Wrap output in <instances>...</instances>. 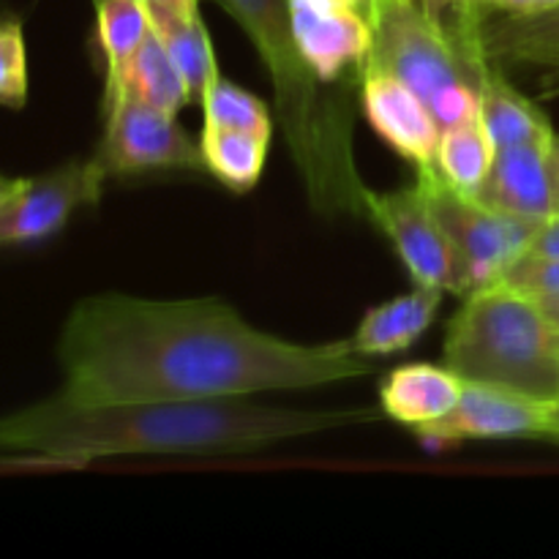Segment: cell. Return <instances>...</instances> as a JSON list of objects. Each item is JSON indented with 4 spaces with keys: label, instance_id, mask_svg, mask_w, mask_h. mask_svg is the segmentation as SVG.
I'll use <instances>...</instances> for the list:
<instances>
[{
    "label": "cell",
    "instance_id": "6da1fadb",
    "mask_svg": "<svg viewBox=\"0 0 559 559\" xmlns=\"http://www.w3.org/2000/svg\"><path fill=\"white\" fill-rule=\"evenodd\" d=\"M58 360V396L74 404L240 399L309 391L374 371L349 338L289 342L254 328L218 298L118 293L91 295L71 309Z\"/></svg>",
    "mask_w": 559,
    "mask_h": 559
},
{
    "label": "cell",
    "instance_id": "7a4b0ae2",
    "mask_svg": "<svg viewBox=\"0 0 559 559\" xmlns=\"http://www.w3.org/2000/svg\"><path fill=\"white\" fill-rule=\"evenodd\" d=\"M382 413L293 409L240 399L74 404L63 396L0 415V451L80 467L112 456H213L251 453L282 442L380 420Z\"/></svg>",
    "mask_w": 559,
    "mask_h": 559
},
{
    "label": "cell",
    "instance_id": "3957f363",
    "mask_svg": "<svg viewBox=\"0 0 559 559\" xmlns=\"http://www.w3.org/2000/svg\"><path fill=\"white\" fill-rule=\"evenodd\" d=\"M249 36L271 76L273 109L309 205L322 216H366V191L353 147V112L306 63L289 0H213Z\"/></svg>",
    "mask_w": 559,
    "mask_h": 559
},
{
    "label": "cell",
    "instance_id": "277c9868",
    "mask_svg": "<svg viewBox=\"0 0 559 559\" xmlns=\"http://www.w3.org/2000/svg\"><path fill=\"white\" fill-rule=\"evenodd\" d=\"M442 364L464 382L559 402V328L544 306L508 284L475 289L448 322Z\"/></svg>",
    "mask_w": 559,
    "mask_h": 559
},
{
    "label": "cell",
    "instance_id": "5b68a950",
    "mask_svg": "<svg viewBox=\"0 0 559 559\" xmlns=\"http://www.w3.org/2000/svg\"><path fill=\"white\" fill-rule=\"evenodd\" d=\"M366 16L371 47L364 66L413 87L442 129L478 115V44L456 36L445 16L424 0H366Z\"/></svg>",
    "mask_w": 559,
    "mask_h": 559
},
{
    "label": "cell",
    "instance_id": "8992f818",
    "mask_svg": "<svg viewBox=\"0 0 559 559\" xmlns=\"http://www.w3.org/2000/svg\"><path fill=\"white\" fill-rule=\"evenodd\" d=\"M426 183L437 216L459 257V298L491 287L506 278L513 262L533 246L540 224L511 216L459 191L437 173V167L415 169Z\"/></svg>",
    "mask_w": 559,
    "mask_h": 559
},
{
    "label": "cell",
    "instance_id": "52a82bcc",
    "mask_svg": "<svg viewBox=\"0 0 559 559\" xmlns=\"http://www.w3.org/2000/svg\"><path fill=\"white\" fill-rule=\"evenodd\" d=\"M93 156L109 175H140L153 169L205 173L200 140L178 123V115L120 96L104 107V136Z\"/></svg>",
    "mask_w": 559,
    "mask_h": 559
},
{
    "label": "cell",
    "instance_id": "ba28073f",
    "mask_svg": "<svg viewBox=\"0 0 559 559\" xmlns=\"http://www.w3.org/2000/svg\"><path fill=\"white\" fill-rule=\"evenodd\" d=\"M366 216L385 233L415 284L459 295V257L418 175L396 191H366Z\"/></svg>",
    "mask_w": 559,
    "mask_h": 559
},
{
    "label": "cell",
    "instance_id": "9c48e42d",
    "mask_svg": "<svg viewBox=\"0 0 559 559\" xmlns=\"http://www.w3.org/2000/svg\"><path fill=\"white\" fill-rule=\"evenodd\" d=\"M107 178L96 156L22 178L20 189L0 205V246H27L58 235L80 207L102 200Z\"/></svg>",
    "mask_w": 559,
    "mask_h": 559
},
{
    "label": "cell",
    "instance_id": "30bf717a",
    "mask_svg": "<svg viewBox=\"0 0 559 559\" xmlns=\"http://www.w3.org/2000/svg\"><path fill=\"white\" fill-rule=\"evenodd\" d=\"M431 445L467 440H546L549 407L506 388L464 382L456 407L445 418L415 429Z\"/></svg>",
    "mask_w": 559,
    "mask_h": 559
},
{
    "label": "cell",
    "instance_id": "8fae6325",
    "mask_svg": "<svg viewBox=\"0 0 559 559\" xmlns=\"http://www.w3.org/2000/svg\"><path fill=\"white\" fill-rule=\"evenodd\" d=\"M360 109L371 129L415 169L437 167L442 126L429 104L388 71L364 66L358 71Z\"/></svg>",
    "mask_w": 559,
    "mask_h": 559
},
{
    "label": "cell",
    "instance_id": "7c38bea8",
    "mask_svg": "<svg viewBox=\"0 0 559 559\" xmlns=\"http://www.w3.org/2000/svg\"><path fill=\"white\" fill-rule=\"evenodd\" d=\"M293 27L306 63L328 85L366 63L371 27L366 0H289Z\"/></svg>",
    "mask_w": 559,
    "mask_h": 559
},
{
    "label": "cell",
    "instance_id": "4fadbf2b",
    "mask_svg": "<svg viewBox=\"0 0 559 559\" xmlns=\"http://www.w3.org/2000/svg\"><path fill=\"white\" fill-rule=\"evenodd\" d=\"M551 140L497 147L495 164L475 197L497 211L535 224L555 216L557 205L549 167Z\"/></svg>",
    "mask_w": 559,
    "mask_h": 559
},
{
    "label": "cell",
    "instance_id": "5bb4252c",
    "mask_svg": "<svg viewBox=\"0 0 559 559\" xmlns=\"http://www.w3.org/2000/svg\"><path fill=\"white\" fill-rule=\"evenodd\" d=\"M475 44L497 66H530L559 82V5L535 14L486 11Z\"/></svg>",
    "mask_w": 559,
    "mask_h": 559
},
{
    "label": "cell",
    "instance_id": "9a60e30c",
    "mask_svg": "<svg viewBox=\"0 0 559 559\" xmlns=\"http://www.w3.org/2000/svg\"><path fill=\"white\" fill-rule=\"evenodd\" d=\"M475 74H478V115L495 147L551 140L557 134L549 115L516 85H511L502 74V66L486 58L480 47L475 52Z\"/></svg>",
    "mask_w": 559,
    "mask_h": 559
},
{
    "label": "cell",
    "instance_id": "2e32d148",
    "mask_svg": "<svg viewBox=\"0 0 559 559\" xmlns=\"http://www.w3.org/2000/svg\"><path fill=\"white\" fill-rule=\"evenodd\" d=\"M464 380L445 364H407L393 369L380 385L382 415L409 429H424L445 418L462 396Z\"/></svg>",
    "mask_w": 559,
    "mask_h": 559
},
{
    "label": "cell",
    "instance_id": "e0dca14e",
    "mask_svg": "<svg viewBox=\"0 0 559 559\" xmlns=\"http://www.w3.org/2000/svg\"><path fill=\"white\" fill-rule=\"evenodd\" d=\"M445 289L415 284L409 293L374 306L355 328L349 344L366 358H385L413 347L431 328Z\"/></svg>",
    "mask_w": 559,
    "mask_h": 559
},
{
    "label": "cell",
    "instance_id": "ac0fdd59",
    "mask_svg": "<svg viewBox=\"0 0 559 559\" xmlns=\"http://www.w3.org/2000/svg\"><path fill=\"white\" fill-rule=\"evenodd\" d=\"M120 96H134L140 98V102L153 104V107L167 109V112L175 115H178L186 104H191L189 87H186L178 66L173 63L167 47H164L162 38H158V33L153 31V27L151 33H147L145 41H142V47L136 49L134 58H131L129 69L120 76L118 87L104 96V107L118 102Z\"/></svg>",
    "mask_w": 559,
    "mask_h": 559
},
{
    "label": "cell",
    "instance_id": "d6986e66",
    "mask_svg": "<svg viewBox=\"0 0 559 559\" xmlns=\"http://www.w3.org/2000/svg\"><path fill=\"white\" fill-rule=\"evenodd\" d=\"M202 156H205V173L229 191H251L260 183L265 173L267 151H271V134L246 129H222V126H202L200 134Z\"/></svg>",
    "mask_w": 559,
    "mask_h": 559
},
{
    "label": "cell",
    "instance_id": "ffe728a7",
    "mask_svg": "<svg viewBox=\"0 0 559 559\" xmlns=\"http://www.w3.org/2000/svg\"><path fill=\"white\" fill-rule=\"evenodd\" d=\"M151 22L153 31L158 33L162 44L167 47L173 63L178 66L186 87H189L191 104H200L207 85L222 74L200 9L175 11V14H151Z\"/></svg>",
    "mask_w": 559,
    "mask_h": 559
},
{
    "label": "cell",
    "instance_id": "44dd1931",
    "mask_svg": "<svg viewBox=\"0 0 559 559\" xmlns=\"http://www.w3.org/2000/svg\"><path fill=\"white\" fill-rule=\"evenodd\" d=\"M142 0H96V41L104 58V96L118 87L131 58L151 33Z\"/></svg>",
    "mask_w": 559,
    "mask_h": 559
},
{
    "label": "cell",
    "instance_id": "7402d4cb",
    "mask_svg": "<svg viewBox=\"0 0 559 559\" xmlns=\"http://www.w3.org/2000/svg\"><path fill=\"white\" fill-rule=\"evenodd\" d=\"M495 153L497 147L484 120L480 115H475V118L442 129L440 147H437V173L453 189L475 194L495 164Z\"/></svg>",
    "mask_w": 559,
    "mask_h": 559
},
{
    "label": "cell",
    "instance_id": "603a6c76",
    "mask_svg": "<svg viewBox=\"0 0 559 559\" xmlns=\"http://www.w3.org/2000/svg\"><path fill=\"white\" fill-rule=\"evenodd\" d=\"M202 126L213 129H246L260 131V134H273V115L262 98L249 93L246 87L235 85L227 76L218 74L202 93Z\"/></svg>",
    "mask_w": 559,
    "mask_h": 559
},
{
    "label": "cell",
    "instance_id": "cb8c5ba5",
    "mask_svg": "<svg viewBox=\"0 0 559 559\" xmlns=\"http://www.w3.org/2000/svg\"><path fill=\"white\" fill-rule=\"evenodd\" d=\"M27 102V47L16 16H0V107L22 109Z\"/></svg>",
    "mask_w": 559,
    "mask_h": 559
},
{
    "label": "cell",
    "instance_id": "d4e9b609",
    "mask_svg": "<svg viewBox=\"0 0 559 559\" xmlns=\"http://www.w3.org/2000/svg\"><path fill=\"white\" fill-rule=\"evenodd\" d=\"M502 284L513 287L516 293L527 295V298L546 304V300H559V257L533 254L527 251L519 257L506 273Z\"/></svg>",
    "mask_w": 559,
    "mask_h": 559
},
{
    "label": "cell",
    "instance_id": "484cf974",
    "mask_svg": "<svg viewBox=\"0 0 559 559\" xmlns=\"http://www.w3.org/2000/svg\"><path fill=\"white\" fill-rule=\"evenodd\" d=\"M530 251H533V254L559 257V213H555V216L546 218V222L540 224Z\"/></svg>",
    "mask_w": 559,
    "mask_h": 559
},
{
    "label": "cell",
    "instance_id": "4316f807",
    "mask_svg": "<svg viewBox=\"0 0 559 559\" xmlns=\"http://www.w3.org/2000/svg\"><path fill=\"white\" fill-rule=\"evenodd\" d=\"M489 11H500V14H535V11H546L559 5V0H480Z\"/></svg>",
    "mask_w": 559,
    "mask_h": 559
},
{
    "label": "cell",
    "instance_id": "83f0119b",
    "mask_svg": "<svg viewBox=\"0 0 559 559\" xmlns=\"http://www.w3.org/2000/svg\"><path fill=\"white\" fill-rule=\"evenodd\" d=\"M424 3L431 5V9H435L437 14L448 11V14H451V16L478 14V11H486V5L480 3V0H424Z\"/></svg>",
    "mask_w": 559,
    "mask_h": 559
},
{
    "label": "cell",
    "instance_id": "f1b7e54d",
    "mask_svg": "<svg viewBox=\"0 0 559 559\" xmlns=\"http://www.w3.org/2000/svg\"><path fill=\"white\" fill-rule=\"evenodd\" d=\"M147 14H175V11L200 9V0H142Z\"/></svg>",
    "mask_w": 559,
    "mask_h": 559
},
{
    "label": "cell",
    "instance_id": "f546056e",
    "mask_svg": "<svg viewBox=\"0 0 559 559\" xmlns=\"http://www.w3.org/2000/svg\"><path fill=\"white\" fill-rule=\"evenodd\" d=\"M549 167H551V186H555V205L559 213V134H555V140H551Z\"/></svg>",
    "mask_w": 559,
    "mask_h": 559
},
{
    "label": "cell",
    "instance_id": "4dcf8cb0",
    "mask_svg": "<svg viewBox=\"0 0 559 559\" xmlns=\"http://www.w3.org/2000/svg\"><path fill=\"white\" fill-rule=\"evenodd\" d=\"M20 183H22V178H5V175H0V205H3V202L9 200L16 189H20Z\"/></svg>",
    "mask_w": 559,
    "mask_h": 559
},
{
    "label": "cell",
    "instance_id": "1f68e13d",
    "mask_svg": "<svg viewBox=\"0 0 559 559\" xmlns=\"http://www.w3.org/2000/svg\"><path fill=\"white\" fill-rule=\"evenodd\" d=\"M549 442H559V402L549 407Z\"/></svg>",
    "mask_w": 559,
    "mask_h": 559
},
{
    "label": "cell",
    "instance_id": "d6a6232c",
    "mask_svg": "<svg viewBox=\"0 0 559 559\" xmlns=\"http://www.w3.org/2000/svg\"><path fill=\"white\" fill-rule=\"evenodd\" d=\"M540 306H544V311L549 314V320L559 328V300H546V304H540Z\"/></svg>",
    "mask_w": 559,
    "mask_h": 559
}]
</instances>
